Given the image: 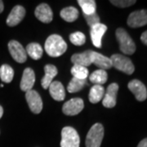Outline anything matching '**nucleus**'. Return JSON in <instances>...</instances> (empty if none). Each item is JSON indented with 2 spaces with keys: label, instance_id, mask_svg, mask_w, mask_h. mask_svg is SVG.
<instances>
[{
  "label": "nucleus",
  "instance_id": "f257e3e1",
  "mask_svg": "<svg viewBox=\"0 0 147 147\" xmlns=\"http://www.w3.org/2000/svg\"><path fill=\"white\" fill-rule=\"evenodd\" d=\"M44 49L48 56L57 57L65 53L67 50V44L61 36L58 34H52L47 38Z\"/></svg>",
  "mask_w": 147,
  "mask_h": 147
},
{
  "label": "nucleus",
  "instance_id": "f03ea898",
  "mask_svg": "<svg viewBox=\"0 0 147 147\" xmlns=\"http://www.w3.org/2000/svg\"><path fill=\"white\" fill-rule=\"evenodd\" d=\"M116 38L119 44L121 52L126 55H132L136 52V45L127 32L123 29L119 28L115 32Z\"/></svg>",
  "mask_w": 147,
  "mask_h": 147
},
{
  "label": "nucleus",
  "instance_id": "7ed1b4c3",
  "mask_svg": "<svg viewBox=\"0 0 147 147\" xmlns=\"http://www.w3.org/2000/svg\"><path fill=\"white\" fill-rule=\"evenodd\" d=\"M104 137V127L96 123L90 128L86 137V147H100Z\"/></svg>",
  "mask_w": 147,
  "mask_h": 147
},
{
  "label": "nucleus",
  "instance_id": "20e7f679",
  "mask_svg": "<svg viewBox=\"0 0 147 147\" xmlns=\"http://www.w3.org/2000/svg\"><path fill=\"white\" fill-rule=\"evenodd\" d=\"M110 60L112 62V66L127 74H131L135 70L134 65L126 56L121 54H114L111 56Z\"/></svg>",
  "mask_w": 147,
  "mask_h": 147
},
{
  "label": "nucleus",
  "instance_id": "39448f33",
  "mask_svg": "<svg viewBox=\"0 0 147 147\" xmlns=\"http://www.w3.org/2000/svg\"><path fill=\"white\" fill-rule=\"evenodd\" d=\"M80 139L77 131L72 127H65L61 131V147H79Z\"/></svg>",
  "mask_w": 147,
  "mask_h": 147
},
{
  "label": "nucleus",
  "instance_id": "423d86ee",
  "mask_svg": "<svg viewBox=\"0 0 147 147\" xmlns=\"http://www.w3.org/2000/svg\"><path fill=\"white\" fill-rule=\"evenodd\" d=\"M8 50L11 57L18 63H24L27 59L26 49L19 42L16 40H11L8 42Z\"/></svg>",
  "mask_w": 147,
  "mask_h": 147
},
{
  "label": "nucleus",
  "instance_id": "0eeeda50",
  "mask_svg": "<svg viewBox=\"0 0 147 147\" xmlns=\"http://www.w3.org/2000/svg\"><path fill=\"white\" fill-rule=\"evenodd\" d=\"M84 107V100L81 98L76 97V98H72L68 101H66L63 105L62 111L66 115H77L83 110Z\"/></svg>",
  "mask_w": 147,
  "mask_h": 147
},
{
  "label": "nucleus",
  "instance_id": "6e6552de",
  "mask_svg": "<svg viewBox=\"0 0 147 147\" xmlns=\"http://www.w3.org/2000/svg\"><path fill=\"white\" fill-rule=\"evenodd\" d=\"M27 103L34 114H39L42 110V101L40 95L34 90H30L26 93Z\"/></svg>",
  "mask_w": 147,
  "mask_h": 147
},
{
  "label": "nucleus",
  "instance_id": "1a4fd4ad",
  "mask_svg": "<svg viewBox=\"0 0 147 147\" xmlns=\"http://www.w3.org/2000/svg\"><path fill=\"white\" fill-rule=\"evenodd\" d=\"M127 25L131 28H138L147 25V10L136 11L131 12L127 18Z\"/></svg>",
  "mask_w": 147,
  "mask_h": 147
},
{
  "label": "nucleus",
  "instance_id": "9d476101",
  "mask_svg": "<svg viewBox=\"0 0 147 147\" xmlns=\"http://www.w3.org/2000/svg\"><path fill=\"white\" fill-rule=\"evenodd\" d=\"M129 90L134 94L136 99L139 101H144L147 98V89L144 84L140 80L133 79L128 83Z\"/></svg>",
  "mask_w": 147,
  "mask_h": 147
},
{
  "label": "nucleus",
  "instance_id": "9b49d317",
  "mask_svg": "<svg viewBox=\"0 0 147 147\" xmlns=\"http://www.w3.org/2000/svg\"><path fill=\"white\" fill-rule=\"evenodd\" d=\"M118 91H119V85L115 83H113L108 86L106 92L102 99V104L105 107L113 108L115 106Z\"/></svg>",
  "mask_w": 147,
  "mask_h": 147
},
{
  "label": "nucleus",
  "instance_id": "f8f14e48",
  "mask_svg": "<svg viewBox=\"0 0 147 147\" xmlns=\"http://www.w3.org/2000/svg\"><path fill=\"white\" fill-rule=\"evenodd\" d=\"M25 16H26L25 7L21 5H16L11 11L10 14L7 18L6 23L8 26H16L24 19Z\"/></svg>",
  "mask_w": 147,
  "mask_h": 147
},
{
  "label": "nucleus",
  "instance_id": "ddd939ff",
  "mask_svg": "<svg viewBox=\"0 0 147 147\" xmlns=\"http://www.w3.org/2000/svg\"><path fill=\"white\" fill-rule=\"evenodd\" d=\"M106 30H107V26L101 23H98L91 27V30H90L91 39L92 44L96 47L98 48L101 47V39Z\"/></svg>",
  "mask_w": 147,
  "mask_h": 147
},
{
  "label": "nucleus",
  "instance_id": "4468645a",
  "mask_svg": "<svg viewBox=\"0 0 147 147\" xmlns=\"http://www.w3.org/2000/svg\"><path fill=\"white\" fill-rule=\"evenodd\" d=\"M35 83V74L34 71L31 68L25 69L23 75H22V79H21V89L24 92H29L33 88L34 85Z\"/></svg>",
  "mask_w": 147,
  "mask_h": 147
},
{
  "label": "nucleus",
  "instance_id": "2eb2a0df",
  "mask_svg": "<svg viewBox=\"0 0 147 147\" xmlns=\"http://www.w3.org/2000/svg\"><path fill=\"white\" fill-rule=\"evenodd\" d=\"M34 14L37 18L42 23H50L53 21V11L47 3H41L35 9Z\"/></svg>",
  "mask_w": 147,
  "mask_h": 147
},
{
  "label": "nucleus",
  "instance_id": "dca6fc26",
  "mask_svg": "<svg viewBox=\"0 0 147 147\" xmlns=\"http://www.w3.org/2000/svg\"><path fill=\"white\" fill-rule=\"evenodd\" d=\"M91 58H92V64H94L95 65L100 68V69L105 70L112 67V62L110 58L107 57L100 53L92 51Z\"/></svg>",
  "mask_w": 147,
  "mask_h": 147
},
{
  "label": "nucleus",
  "instance_id": "f3484780",
  "mask_svg": "<svg viewBox=\"0 0 147 147\" xmlns=\"http://www.w3.org/2000/svg\"><path fill=\"white\" fill-rule=\"evenodd\" d=\"M44 72H45V74L41 80V84L44 89H47L50 84L53 83V79L57 76L58 71L55 65L48 64L44 66Z\"/></svg>",
  "mask_w": 147,
  "mask_h": 147
},
{
  "label": "nucleus",
  "instance_id": "a211bd4d",
  "mask_svg": "<svg viewBox=\"0 0 147 147\" xmlns=\"http://www.w3.org/2000/svg\"><path fill=\"white\" fill-rule=\"evenodd\" d=\"M49 92L51 96L54 100L57 101H61L65 97V92L62 84L59 81H54L50 84L49 88Z\"/></svg>",
  "mask_w": 147,
  "mask_h": 147
},
{
  "label": "nucleus",
  "instance_id": "6ab92c4d",
  "mask_svg": "<svg viewBox=\"0 0 147 147\" xmlns=\"http://www.w3.org/2000/svg\"><path fill=\"white\" fill-rule=\"evenodd\" d=\"M91 50L85 51L82 53H76L71 57V61L74 65H81V66H89L92 65V58H91Z\"/></svg>",
  "mask_w": 147,
  "mask_h": 147
},
{
  "label": "nucleus",
  "instance_id": "aec40b11",
  "mask_svg": "<svg viewBox=\"0 0 147 147\" xmlns=\"http://www.w3.org/2000/svg\"><path fill=\"white\" fill-rule=\"evenodd\" d=\"M105 88L101 85H93L90 89L88 98L91 103L96 104L98 103L104 97Z\"/></svg>",
  "mask_w": 147,
  "mask_h": 147
},
{
  "label": "nucleus",
  "instance_id": "412c9836",
  "mask_svg": "<svg viewBox=\"0 0 147 147\" xmlns=\"http://www.w3.org/2000/svg\"><path fill=\"white\" fill-rule=\"evenodd\" d=\"M79 11L74 7H65L60 12L61 17L67 22H74L79 17Z\"/></svg>",
  "mask_w": 147,
  "mask_h": 147
},
{
  "label": "nucleus",
  "instance_id": "4be33fe9",
  "mask_svg": "<svg viewBox=\"0 0 147 147\" xmlns=\"http://www.w3.org/2000/svg\"><path fill=\"white\" fill-rule=\"evenodd\" d=\"M108 79V74L105 70L103 69H97L89 75L90 82H92L94 85H102L106 83Z\"/></svg>",
  "mask_w": 147,
  "mask_h": 147
},
{
  "label": "nucleus",
  "instance_id": "5701e85b",
  "mask_svg": "<svg viewBox=\"0 0 147 147\" xmlns=\"http://www.w3.org/2000/svg\"><path fill=\"white\" fill-rule=\"evenodd\" d=\"M26 53L34 60H39L42 57L43 49L41 47L40 44L37 42H31L28 44L26 47Z\"/></svg>",
  "mask_w": 147,
  "mask_h": 147
},
{
  "label": "nucleus",
  "instance_id": "b1692460",
  "mask_svg": "<svg viewBox=\"0 0 147 147\" xmlns=\"http://www.w3.org/2000/svg\"><path fill=\"white\" fill-rule=\"evenodd\" d=\"M14 77V70L9 65L3 64L0 67V79L3 82L9 84Z\"/></svg>",
  "mask_w": 147,
  "mask_h": 147
},
{
  "label": "nucleus",
  "instance_id": "393cba45",
  "mask_svg": "<svg viewBox=\"0 0 147 147\" xmlns=\"http://www.w3.org/2000/svg\"><path fill=\"white\" fill-rule=\"evenodd\" d=\"M78 3L85 15H92L96 12V4L94 0H79Z\"/></svg>",
  "mask_w": 147,
  "mask_h": 147
},
{
  "label": "nucleus",
  "instance_id": "a878e982",
  "mask_svg": "<svg viewBox=\"0 0 147 147\" xmlns=\"http://www.w3.org/2000/svg\"><path fill=\"white\" fill-rule=\"evenodd\" d=\"M86 83H87L86 79H79L73 77V79L69 83L67 90L70 93L78 92L84 88V86L86 85Z\"/></svg>",
  "mask_w": 147,
  "mask_h": 147
},
{
  "label": "nucleus",
  "instance_id": "bb28decb",
  "mask_svg": "<svg viewBox=\"0 0 147 147\" xmlns=\"http://www.w3.org/2000/svg\"><path fill=\"white\" fill-rule=\"evenodd\" d=\"M71 74L74 78L79 79H87L88 76V69L87 67L74 65V66L71 68Z\"/></svg>",
  "mask_w": 147,
  "mask_h": 147
},
{
  "label": "nucleus",
  "instance_id": "cd10ccee",
  "mask_svg": "<svg viewBox=\"0 0 147 147\" xmlns=\"http://www.w3.org/2000/svg\"><path fill=\"white\" fill-rule=\"evenodd\" d=\"M69 40L75 46H82L86 42V37L82 32H74L69 35Z\"/></svg>",
  "mask_w": 147,
  "mask_h": 147
},
{
  "label": "nucleus",
  "instance_id": "c85d7f7f",
  "mask_svg": "<svg viewBox=\"0 0 147 147\" xmlns=\"http://www.w3.org/2000/svg\"><path fill=\"white\" fill-rule=\"evenodd\" d=\"M84 18H85V20L87 21L88 25L90 27L93 26L95 25L100 23V17L97 15L96 12H95V13L92 14V15H85V14H84Z\"/></svg>",
  "mask_w": 147,
  "mask_h": 147
},
{
  "label": "nucleus",
  "instance_id": "c756f323",
  "mask_svg": "<svg viewBox=\"0 0 147 147\" xmlns=\"http://www.w3.org/2000/svg\"><path fill=\"white\" fill-rule=\"evenodd\" d=\"M110 3L113 5L119 7H127L136 3L135 0H111Z\"/></svg>",
  "mask_w": 147,
  "mask_h": 147
},
{
  "label": "nucleus",
  "instance_id": "7c9ffc66",
  "mask_svg": "<svg viewBox=\"0 0 147 147\" xmlns=\"http://www.w3.org/2000/svg\"><path fill=\"white\" fill-rule=\"evenodd\" d=\"M141 40L145 45H147V30L142 33V36H141Z\"/></svg>",
  "mask_w": 147,
  "mask_h": 147
},
{
  "label": "nucleus",
  "instance_id": "2f4dec72",
  "mask_svg": "<svg viewBox=\"0 0 147 147\" xmlns=\"http://www.w3.org/2000/svg\"><path fill=\"white\" fill-rule=\"evenodd\" d=\"M137 147H147V138H145L142 141H141V142L138 144Z\"/></svg>",
  "mask_w": 147,
  "mask_h": 147
},
{
  "label": "nucleus",
  "instance_id": "473e14b6",
  "mask_svg": "<svg viewBox=\"0 0 147 147\" xmlns=\"http://www.w3.org/2000/svg\"><path fill=\"white\" fill-rule=\"evenodd\" d=\"M4 9V5H3V2L0 0V13H2Z\"/></svg>",
  "mask_w": 147,
  "mask_h": 147
},
{
  "label": "nucleus",
  "instance_id": "72a5a7b5",
  "mask_svg": "<svg viewBox=\"0 0 147 147\" xmlns=\"http://www.w3.org/2000/svg\"><path fill=\"white\" fill-rule=\"evenodd\" d=\"M3 115V107L0 105V119L2 118Z\"/></svg>",
  "mask_w": 147,
  "mask_h": 147
},
{
  "label": "nucleus",
  "instance_id": "f704fd0d",
  "mask_svg": "<svg viewBox=\"0 0 147 147\" xmlns=\"http://www.w3.org/2000/svg\"><path fill=\"white\" fill-rule=\"evenodd\" d=\"M3 86H4L3 84H1V85H0V87H1V88H3Z\"/></svg>",
  "mask_w": 147,
  "mask_h": 147
}]
</instances>
